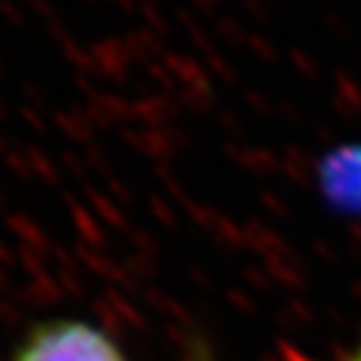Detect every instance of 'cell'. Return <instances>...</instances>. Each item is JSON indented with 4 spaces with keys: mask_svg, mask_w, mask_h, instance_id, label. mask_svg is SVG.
Segmentation results:
<instances>
[{
    "mask_svg": "<svg viewBox=\"0 0 361 361\" xmlns=\"http://www.w3.org/2000/svg\"><path fill=\"white\" fill-rule=\"evenodd\" d=\"M348 361H361V345H359V348H357L355 352H352L350 357H348Z\"/></svg>",
    "mask_w": 361,
    "mask_h": 361,
    "instance_id": "cell-3",
    "label": "cell"
},
{
    "mask_svg": "<svg viewBox=\"0 0 361 361\" xmlns=\"http://www.w3.org/2000/svg\"><path fill=\"white\" fill-rule=\"evenodd\" d=\"M317 185L336 212L361 216V141H345L319 157Z\"/></svg>",
    "mask_w": 361,
    "mask_h": 361,
    "instance_id": "cell-2",
    "label": "cell"
},
{
    "mask_svg": "<svg viewBox=\"0 0 361 361\" xmlns=\"http://www.w3.org/2000/svg\"><path fill=\"white\" fill-rule=\"evenodd\" d=\"M14 361H127L104 331L87 322L61 319L28 334Z\"/></svg>",
    "mask_w": 361,
    "mask_h": 361,
    "instance_id": "cell-1",
    "label": "cell"
}]
</instances>
